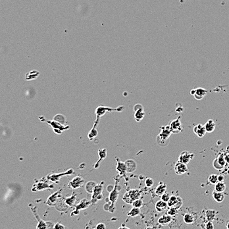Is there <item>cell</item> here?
Here are the masks:
<instances>
[{"instance_id": "1", "label": "cell", "mask_w": 229, "mask_h": 229, "mask_svg": "<svg viewBox=\"0 0 229 229\" xmlns=\"http://www.w3.org/2000/svg\"><path fill=\"white\" fill-rule=\"evenodd\" d=\"M173 134L169 126H161L160 133L157 136V142L161 147L167 146L169 143V138Z\"/></svg>"}, {"instance_id": "2", "label": "cell", "mask_w": 229, "mask_h": 229, "mask_svg": "<svg viewBox=\"0 0 229 229\" xmlns=\"http://www.w3.org/2000/svg\"><path fill=\"white\" fill-rule=\"evenodd\" d=\"M125 109L124 106H119L115 108H113L108 106H99L97 107L96 110V119L95 120L94 126H97L99 123H100V119L103 116H104L107 112H122Z\"/></svg>"}, {"instance_id": "3", "label": "cell", "mask_w": 229, "mask_h": 229, "mask_svg": "<svg viewBox=\"0 0 229 229\" xmlns=\"http://www.w3.org/2000/svg\"><path fill=\"white\" fill-rule=\"evenodd\" d=\"M118 176H117V177L114 178V180H115V184H114L113 190L110 192L109 196V201L111 202V207L109 209V212L111 213H113L115 211V203L118 198V195H119V192L121 189V186L118 185L119 180H118Z\"/></svg>"}, {"instance_id": "4", "label": "cell", "mask_w": 229, "mask_h": 229, "mask_svg": "<svg viewBox=\"0 0 229 229\" xmlns=\"http://www.w3.org/2000/svg\"><path fill=\"white\" fill-rule=\"evenodd\" d=\"M51 182L47 178H43L41 180H39L38 182H36L33 186L32 191H42L47 189H53L54 185L51 183Z\"/></svg>"}, {"instance_id": "5", "label": "cell", "mask_w": 229, "mask_h": 229, "mask_svg": "<svg viewBox=\"0 0 229 229\" xmlns=\"http://www.w3.org/2000/svg\"><path fill=\"white\" fill-rule=\"evenodd\" d=\"M104 182L102 181L101 183L97 184L96 187H95L94 190L92 193V199H91V203L95 204L96 203V202L99 200H101L103 197H104V195H103V191H104Z\"/></svg>"}, {"instance_id": "6", "label": "cell", "mask_w": 229, "mask_h": 229, "mask_svg": "<svg viewBox=\"0 0 229 229\" xmlns=\"http://www.w3.org/2000/svg\"><path fill=\"white\" fill-rule=\"evenodd\" d=\"M43 121L47 122L49 124L51 127H52V129L54 131V133H55L57 135H61L63 131H65L66 130H68L70 126H66V125H63V124L59 123L55 120H46L45 119L43 120Z\"/></svg>"}, {"instance_id": "7", "label": "cell", "mask_w": 229, "mask_h": 229, "mask_svg": "<svg viewBox=\"0 0 229 229\" xmlns=\"http://www.w3.org/2000/svg\"><path fill=\"white\" fill-rule=\"evenodd\" d=\"M74 174V170L73 169H69L67 171L62 172V173H52L48 174L47 176V178L51 182H53L55 184H58L60 181V179L65 176H69L71 174Z\"/></svg>"}, {"instance_id": "8", "label": "cell", "mask_w": 229, "mask_h": 229, "mask_svg": "<svg viewBox=\"0 0 229 229\" xmlns=\"http://www.w3.org/2000/svg\"><path fill=\"white\" fill-rule=\"evenodd\" d=\"M134 116L136 122H140L145 116V112L143 106L140 104H136L134 106Z\"/></svg>"}, {"instance_id": "9", "label": "cell", "mask_w": 229, "mask_h": 229, "mask_svg": "<svg viewBox=\"0 0 229 229\" xmlns=\"http://www.w3.org/2000/svg\"><path fill=\"white\" fill-rule=\"evenodd\" d=\"M169 126L173 134H179L183 131V124L180 121V117L173 120L171 122H170Z\"/></svg>"}, {"instance_id": "10", "label": "cell", "mask_w": 229, "mask_h": 229, "mask_svg": "<svg viewBox=\"0 0 229 229\" xmlns=\"http://www.w3.org/2000/svg\"><path fill=\"white\" fill-rule=\"evenodd\" d=\"M63 191V189H60L58 191H57L52 195H51L48 199H47L46 204L50 206H55L58 202V201L61 198V192Z\"/></svg>"}, {"instance_id": "11", "label": "cell", "mask_w": 229, "mask_h": 229, "mask_svg": "<svg viewBox=\"0 0 229 229\" xmlns=\"http://www.w3.org/2000/svg\"><path fill=\"white\" fill-rule=\"evenodd\" d=\"M84 184V180L82 176H77L73 178L69 183L68 186L72 189H78L83 186Z\"/></svg>"}, {"instance_id": "12", "label": "cell", "mask_w": 229, "mask_h": 229, "mask_svg": "<svg viewBox=\"0 0 229 229\" xmlns=\"http://www.w3.org/2000/svg\"><path fill=\"white\" fill-rule=\"evenodd\" d=\"M91 204H92V203H91L90 201L86 199H82L80 202V203H79L77 205V206L75 207V209H74V211H73L72 214H71V215H74L79 214V213H80V211L81 210L86 209L88 208Z\"/></svg>"}, {"instance_id": "13", "label": "cell", "mask_w": 229, "mask_h": 229, "mask_svg": "<svg viewBox=\"0 0 229 229\" xmlns=\"http://www.w3.org/2000/svg\"><path fill=\"white\" fill-rule=\"evenodd\" d=\"M167 206L169 207H175L179 209L183 206V199L180 197L171 196V198L167 202Z\"/></svg>"}, {"instance_id": "14", "label": "cell", "mask_w": 229, "mask_h": 229, "mask_svg": "<svg viewBox=\"0 0 229 229\" xmlns=\"http://www.w3.org/2000/svg\"><path fill=\"white\" fill-rule=\"evenodd\" d=\"M207 91L203 88H196L191 90L190 94L194 97L196 100H201L204 98V96L207 95Z\"/></svg>"}, {"instance_id": "15", "label": "cell", "mask_w": 229, "mask_h": 229, "mask_svg": "<svg viewBox=\"0 0 229 229\" xmlns=\"http://www.w3.org/2000/svg\"><path fill=\"white\" fill-rule=\"evenodd\" d=\"M193 156H194V155L192 152H190L187 151H184L179 155V162L187 164L193 158Z\"/></svg>"}, {"instance_id": "16", "label": "cell", "mask_w": 229, "mask_h": 229, "mask_svg": "<svg viewBox=\"0 0 229 229\" xmlns=\"http://www.w3.org/2000/svg\"><path fill=\"white\" fill-rule=\"evenodd\" d=\"M117 160V166L116 170L118 172V174L121 176H124L126 177V173H127V170H126V164L124 162H122L119 158L116 157Z\"/></svg>"}, {"instance_id": "17", "label": "cell", "mask_w": 229, "mask_h": 229, "mask_svg": "<svg viewBox=\"0 0 229 229\" xmlns=\"http://www.w3.org/2000/svg\"><path fill=\"white\" fill-rule=\"evenodd\" d=\"M174 170H175V172L176 174L183 175L185 173H186L188 170V168L186 164H184L180 162H178L175 164Z\"/></svg>"}, {"instance_id": "18", "label": "cell", "mask_w": 229, "mask_h": 229, "mask_svg": "<svg viewBox=\"0 0 229 229\" xmlns=\"http://www.w3.org/2000/svg\"><path fill=\"white\" fill-rule=\"evenodd\" d=\"M193 133L197 136V137H199L200 138L204 137L205 134L207 133L206 130H205V126L201 123L197 124V125H196L194 127H193Z\"/></svg>"}, {"instance_id": "19", "label": "cell", "mask_w": 229, "mask_h": 229, "mask_svg": "<svg viewBox=\"0 0 229 229\" xmlns=\"http://www.w3.org/2000/svg\"><path fill=\"white\" fill-rule=\"evenodd\" d=\"M107 154H108V152H107V149L105 148H99L98 150V155H99V157H100V159H99L97 161L96 163V164H94V168H98L100 166V163L103 160H104L107 157Z\"/></svg>"}, {"instance_id": "20", "label": "cell", "mask_w": 229, "mask_h": 229, "mask_svg": "<svg viewBox=\"0 0 229 229\" xmlns=\"http://www.w3.org/2000/svg\"><path fill=\"white\" fill-rule=\"evenodd\" d=\"M32 211L34 215L36 216V219L38 220V226H37L36 228L38 229H39V228H47V222L43 221V220H42L40 219V217H39V216L38 215L37 211H36V207L32 208Z\"/></svg>"}, {"instance_id": "21", "label": "cell", "mask_w": 229, "mask_h": 229, "mask_svg": "<svg viewBox=\"0 0 229 229\" xmlns=\"http://www.w3.org/2000/svg\"><path fill=\"white\" fill-rule=\"evenodd\" d=\"M126 193H127V194L129 196L130 199L132 201V202L134 200L139 199L141 195V191L140 190H138V189H132V190H129Z\"/></svg>"}, {"instance_id": "22", "label": "cell", "mask_w": 229, "mask_h": 229, "mask_svg": "<svg viewBox=\"0 0 229 229\" xmlns=\"http://www.w3.org/2000/svg\"><path fill=\"white\" fill-rule=\"evenodd\" d=\"M126 166V170H127V172H133L136 170L137 168V164L135 160H132V159H129V160H126L125 162Z\"/></svg>"}, {"instance_id": "23", "label": "cell", "mask_w": 229, "mask_h": 229, "mask_svg": "<svg viewBox=\"0 0 229 229\" xmlns=\"http://www.w3.org/2000/svg\"><path fill=\"white\" fill-rule=\"evenodd\" d=\"M171 220H172V216L169 215L168 214H165L160 216L159 219H158V223L161 224V225L166 226L171 223Z\"/></svg>"}, {"instance_id": "24", "label": "cell", "mask_w": 229, "mask_h": 229, "mask_svg": "<svg viewBox=\"0 0 229 229\" xmlns=\"http://www.w3.org/2000/svg\"><path fill=\"white\" fill-rule=\"evenodd\" d=\"M204 126L205 128V130H206L207 131V133H212V132L214 131L215 130L216 124L212 119H210L206 122V123H205Z\"/></svg>"}, {"instance_id": "25", "label": "cell", "mask_w": 229, "mask_h": 229, "mask_svg": "<svg viewBox=\"0 0 229 229\" xmlns=\"http://www.w3.org/2000/svg\"><path fill=\"white\" fill-rule=\"evenodd\" d=\"M166 190H167V185L164 184L163 182H160L156 189L155 194L157 196H161L165 192H166Z\"/></svg>"}, {"instance_id": "26", "label": "cell", "mask_w": 229, "mask_h": 229, "mask_svg": "<svg viewBox=\"0 0 229 229\" xmlns=\"http://www.w3.org/2000/svg\"><path fill=\"white\" fill-rule=\"evenodd\" d=\"M167 207H168L167 203L165 202L164 201L161 200V199H160V200L158 201V202H157V203H156V206H155L156 210L159 213H161L162 211H165L166 209H167Z\"/></svg>"}, {"instance_id": "27", "label": "cell", "mask_w": 229, "mask_h": 229, "mask_svg": "<svg viewBox=\"0 0 229 229\" xmlns=\"http://www.w3.org/2000/svg\"><path fill=\"white\" fill-rule=\"evenodd\" d=\"M76 199H77V194L73 193L72 195L69 197V198H66L64 199V203L69 207H73L74 205Z\"/></svg>"}, {"instance_id": "28", "label": "cell", "mask_w": 229, "mask_h": 229, "mask_svg": "<svg viewBox=\"0 0 229 229\" xmlns=\"http://www.w3.org/2000/svg\"><path fill=\"white\" fill-rule=\"evenodd\" d=\"M213 198L216 202L217 203H221L223 202L224 199V195L223 192H218L215 191L213 192Z\"/></svg>"}, {"instance_id": "29", "label": "cell", "mask_w": 229, "mask_h": 229, "mask_svg": "<svg viewBox=\"0 0 229 229\" xmlns=\"http://www.w3.org/2000/svg\"><path fill=\"white\" fill-rule=\"evenodd\" d=\"M97 184L94 182V181H89L87 182L86 184V186H85V190L86 191L89 193V194H92L93 193V191L94 190L95 187H96V186Z\"/></svg>"}, {"instance_id": "30", "label": "cell", "mask_w": 229, "mask_h": 229, "mask_svg": "<svg viewBox=\"0 0 229 229\" xmlns=\"http://www.w3.org/2000/svg\"><path fill=\"white\" fill-rule=\"evenodd\" d=\"M53 120L63 124V125H66V123H67L66 117L64 115L61 114H57L55 115L53 117Z\"/></svg>"}, {"instance_id": "31", "label": "cell", "mask_w": 229, "mask_h": 229, "mask_svg": "<svg viewBox=\"0 0 229 229\" xmlns=\"http://www.w3.org/2000/svg\"><path fill=\"white\" fill-rule=\"evenodd\" d=\"M96 127L97 126H93L92 129L89 131V133L88 134V138L90 139V141H93L97 136L98 131L96 129Z\"/></svg>"}, {"instance_id": "32", "label": "cell", "mask_w": 229, "mask_h": 229, "mask_svg": "<svg viewBox=\"0 0 229 229\" xmlns=\"http://www.w3.org/2000/svg\"><path fill=\"white\" fill-rule=\"evenodd\" d=\"M226 190V185L223 182H218L215 184V191L218 192H224Z\"/></svg>"}, {"instance_id": "33", "label": "cell", "mask_w": 229, "mask_h": 229, "mask_svg": "<svg viewBox=\"0 0 229 229\" xmlns=\"http://www.w3.org/2000/svg\"><path fill=\"white\" fill-rule=\"evenodd\" d=\"M140 214V208L133 207L131 209V210L128 213L127 215L129 216H132V217H134V216H136L138 215H139Z\"/></svg>"}, {"instance_id": "34", "label": "cell", "mask_w": 229, "mask_h": 229, "mask_svg": "<svg viewBox=\"0 0 229 229\" xmlns=\"http://www.w3.org/2000/svg\"><path fill=\"white\" fill-rule=\"evenodd\" d=\"M183 219H184V223L187 224H190L194 221V218H193V215H191L190 213H186L184 215Z\"/></svg>"}, {"instance_id": "35", "label": "cell", "mask_w": 229, "mask_h": 229, "mask_svg": "<svg viewBox=\"0 0 229 229\" xmlns=\"http://www.w3.org/2000/svg\"><path fill=\"white\" fill-rule=\"evenodd\" d=\"M216 215V212L214 210H207L205 213V216L207 220L209 221H212V220L215 219Z\"/></svg>"}, {"instance_id": "36", "label": "cell", "mask_w": 229, "mask_h": 229, "mask_svg": "<svg viewBox=\"0 0 229 229\" xmlns=\"http://www.w3.org/2000/svg\"><path fill=\"white\" fill-rule=\"evenodd\" d=\"M208 181L211 184H213V185L216 184L219 182L218 175H217L215 174H211L210 176H209Z\"/></svg>"}, {"instance_id": "37", "label": "cell", "mask_w": 229, "mask_h": 229, "mask_svg": "<svg viewBox=\"0 0 229 229\" xmlns=\"http://www.w3.org/2000/svg\"><path fill=\"white\" fill-rule=\"evenodd\" d=\"M217 159V161H218V163L222 166L224 167L225 165H226L227 161H226V159H225V156L223 154L219 155Z\"/></svg>"}, {"instance_id": "38", "label": "cell", "mask_w": 229, "mask_h": 229, "mask_svg": "<svg viewBox=\"0 0 229 229\" xmlns=\"http://www.w3.org/2000/svg\"><path fill=\"white\" fill-rule=\"evenodd\" d=\"M143 201H142L141 199H137L136 200H134L132 202V205L133 207H138V208H141L142 206H143Z\"/></svg>"}, {"instance_id": "39", "label": "cell", "mask_w": 229, "mask_h": 229, "mask_svg": "<svg viewBox=\"0 0 229 229\" xmlns=\"http://www.w3.org/2000/svg\"><path fill=\"white\" fill-rule=\"evenodd\" d=\"M178 213H179V209L175 207H170L169 209L167 211V214L171 216H175Z\"/></svg>"}, {"instance_id": "40", "label": "cell", "mask_w": 229, "mask_h": 229, "mask_svg": "<svg viewBox=\"0 0 229 229\" xmlns=\"http://www.w3.org/2000/svg\"><path fill=\"white\" fill-rule=\"evenodd\" d=\"M145 186L148 188L152 187L154 184L153 180L151 178H147L145 180Z\"/></svg>"}, {"instance_id": "41", "label": "cell", "mask_w": 229, "mask_h": 229, "mask_svg": "<svg viewBox=\"0 0 229 229\" xmlns=\"http://www.w3.org/2000/svg\"><path fill=\"white\" fill-rule=\"evenodd\" d=\"M171 198V195L169 194V193H166L165 192L163 194H162L161 195V199L164 201L165 202H168V201Z\"/></svg>"}, {"instance_id": "42", "label": "cell", "mask_w": 229, "mask_h": 229, "mask_svg": "<svg viewBox=\"0 0 229 229\" xmlns=\"http://www.w3.org/2000/svg\"><path fill=\"white\" fill-rule=\"evenodd\" d=\"M213 167H214V168H215V169L218 170H221V169H222V168H223V166H221L220 164L218 163V161H217V159H215L214 160H213Z\"/></svg>"}, {"instance_id": "43", "label": "cell", "mask_w": 229, "mask_h": 229, "mask_svg": "<svg viewBox=\"0 0 229 229\" xmlns=\"http://www.w3.org/2000/svg\"><path fill=\"white\" fill-rule=\"evenodd\" d=\"M122 199H123L124 202L127 203V204H132V201L130 199V198H129V196L128 195L127 193H125V195H123V198H122Z\"/></svg>"}, {"instance_id": "44", "label": "cell", "mask_w": 229, "mask_h": 229, "mask_svg": "<svg viewBox=\"0 0 229 229\" xmlns=\"http://www.w3.org/2000/svg\"><path fill=\"white\" fill-rule=\"evenodd\" d=\"M205 228H207V229L214 228V226H213V224L212 223L211 221H209V220H208V222L205 224Z\"/></svg>"}, {"instance_id": "45", "label": "cell", "mask_w": 229, "mask_h": 229, "mask_svg": "<svg viewBox=\"0 0 229 229\" xmlns=\"http://www.w3.org/2000/svg\"><path fill=\"white\" fill-rule=\"evenodd\" d=\"M95 228H96V229H105L106 226H105V224L104 223H98L97 224L96 227H95Z\"/></svg>"}, {"instance_id": "46", "label": "cell", "mask_w": 229, "mask_h": 229, "mask_svg": "<svg viewBox=\"0 0 229 229\" xmlns=\"http://www.w3.org/2000/svg\"><path fill=\"white\" fill-rule=\"evenodd\" d=\"M110 207H111V202H106V203L104 206V209L106 211H109Z\"/></svg>"}, {"instance_id": "47", "label": "cell", "mask_w": 229, "mask_h": 229, "mask_svg": "<svg viewBox=\"0 0 229 229\" xmlns=\"http://www.w3.org/2000/svg\"><path fill=\"white\" fill-rule=\"evenodd\" d=\"M66 227H65L64 225H63L62 224H61L60 223H55L54 224V228H61V229H63V228H65Z\"/></svg>"}, {"instance_id": "48", "label": "cell", "mask_w": 229, "mask_h": 229, "mask_svg": "<svg viewBox=\"0 0 229 229\" xmlns=\"http://www.w3.org/2000/svg\"><path fill=\"white\" fill-rule=\"evenodd\" d=\"M113 188H114L113 186H112V185H109V186H108V188H107V190H108V191L111 192L113 190Z\"/></svg>"}, {"instance_id": "49", "label": "cell", "mask_w": 229, "mask_h": 229, "mask_svg": "<svg viewBox=\"0 0 229 229\" xmlns=\"http://www.w3.org/2000/svg\"><path fill=\"white\" fill-rule=\"evenodd\" d=\"M218 179H219V182H223L224 181V176L222 175H219L218 176Z\"/></svg>"}, {"instance_id": "50", "label": "cell", "mask_w": 229, "mask_h": 229, "mask_svg": "<svg viewBox=\"0 0 229 229\" xmlns=\"http://www.w3.org/2000/svg\"><path fill=\"white\" fill-rule=\"evenodd\" d=\"M225 156V159H226V161H227V163L229 164V154H227Z\"/></svg>"}, {"instance_id": "51", "label": "cell", "mask_w": 229, "mask_h": 229, "mask_svg": "<svg viewBox=\"0 0 229 229\" xmlns=\"http://www.w3.org/2000/svg\"><path fill=\"white\" fill-rule=\"evenodd\" d=\"M118 228H119V229H121V228H127V229H128L129 228H128V227H125V226L124 225V224H122V225L121 227H118Z\"/></svg>"}, {"instance_id": "52", "label": "cell", "mask_w": 229, "mask_h": 229, "mask_svg": "<svg viewBox=\"0 0 229 229\" xmlns=\"http://www.w3.org/2000/svg\"><path fill=\"white\" fill-rule=\"evenodd\" d=\"M227 228L229 229V220H228V221L227 222Z\"/></svg>"}]
</instances>
